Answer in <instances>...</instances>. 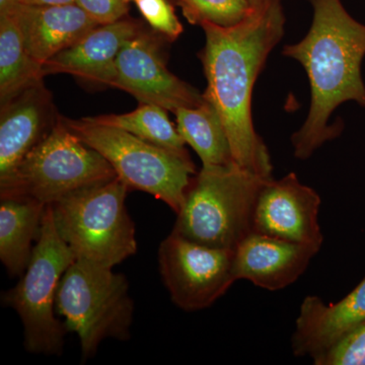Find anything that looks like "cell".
Masks as SVG:
<instances>
[{
	"label": "cell",
	"mask_w": 365,
	"mask_h": 365,
	"mask_svg": "<svg viewBox=\"0 0 365 365\" xmlns=\"http://www.w3.org/2000/svg\"><path fill=\"white\" fill-rule=\"evenodd\" d=\"M284 24L280 0H271L237 25L200 26L206 38L199 54L207 81L204 97L222 119L235 163L264 180L273 179V165L254 128L252 95L269 54L282 39Z\"/></svg>",
	"instance_id": "obj_1"
},
{
	"label": "cell",
	"mask_w": 365,
	"mask_h": 365,
	"mask_svg": "<svg viewBox=\"0 0 365 365\" xmlns=\"http://www.w3.org/2000/svg\"><path fill=\"white\" fill-rule=\"evenodd\" d=\"M313 23L306 37L287 45L283 55L299 61L311 85L309 116L292 137L295 158L307 160L342 131L329 125L333 112L354 101L365 108L361 63L365 56V25L350 16L341 0H309Z\"/></svg>",
	"instance_id": "obj_2"
},
{
	"label": "cell",
	"mask_w": 365,
	"mask_h": 365,
	"mask_svg": "<svg viewBox=\"0 0 365 365\" xmlns=\"http://www.w3.org/2000/svg\"><path fill=\"white\" fill-rule=\"evenodd\" d=\"M237 163L202 167L192 177L172 232L210 248L235 251L254 232L264 182Z\"/></svg>",
	"instance_id": "obj_3"
},
{
	"label": "cell",
	"mask_w": 365,
	"mask_h": 365,
	"mask_svg": "<svg viewBox=\"0 0 365 365\" xmlns=\"http://www.w3.org/2000/svg\"><path fill=\"white\" fill-rule=\"evenodd\" d=\"M55 309L67 331L78 335L83 364L103 341L130 339L134 302L128 280L112 267L76 259L60 280Z\"/></svg>",
	"instance_id": "obj_4"
},
{
	"label": "cell",
	"mask_w": 365,
	"mask_h": 365,
	"mask_svg": "<svg viewBox=\"0 0 365 365\" xmlns=\"http://www.w3.org/2000/svg\"><path fill=\"white\" fill-rule=\"evenodd\" d=\"M129 191L117 177L50 205L57 232L76 259L113 268L136 254L135 225L126 206Z\"/></svg>",
	"instance_id": "obj_5"
},
{
	"label": "cell",
	"mask_w": 365,
	"mask_h": 365,
	"mask_svg": "<svg viewBox=\"0 0 365 365\" xmlns=\"http://www.w3.org/2000/svg\"><path fill=\"white\" fill-rule=\"evenodd\" d=\"M55 227L51 206L43 216L39 239L16 287L2 292V306L14 309L24 327V346L31 354L61 355L67 331L56 317L60 280L76 261Z\"/></svg>",
	"instance_id": "obj_6"
},
{
	"label": "cell",
	"mask_w": 365,
	"mask_h": 365,
	"mask_svg": "<svg viewBox=\"0 0 365 365\" xmlns=\"http://www.w3.org/2000/svg\"><path fill=\"white\" fill-rule=\"evenodd\" d=\"M115 178L116 172L108 160L83 143L60 116L49 135L9 176L0 179V198L26 197L51 205L76 190Z\"/></svg>",
	"instance_id": "obj_7"
},
{
	"label": "cell",
	"mask_w": 365,
	"mask_h": 365,
	"mask_svg": "<svg viewBox=\"0 0 365 365\" xmlns=\"http://www.w3.org/2000/svg\"><path fill=\"white\" fill-rule=\"evenodd\" d=\"M64 123L103 155L129 190L145 192L175 213L181 210L196 167L192 158L148 143L129 132L63 117Z\"/></svg>",
	"instance_id": "obj_8"
},
{
	"label": "cell",
	"mask_w": 365,
	"mask_h": 365,
	"mask_svg": "<svg viewBox=\"0 0 365 365\" xmlns=\"http://www.w3.org/2000/svg\"><path fill=\"white\" fill-rule=\"evenodd\" d=\"M232 250L210 248L170 232L158 251L160 277L182 311L212 306L237 281Z\"/></svg>",
	"instance_id": "obj_9"
},
{
	"label": "cell",
	"mask_w": 365,
	"mask_h": 365,
	"mask_svg": "<svg viewBox=\"0 0 365 365\" xmlns=\"http://www.w3.org/2000/svg\"><path fill=\"white\" fill-rule=\"evenodd\" d=\"M114 88L130 93L139 103L160 106L174 113L203 104V93L169 71L157 36L139 31L122 46L116 59Z\"/></svg>",
	"instance_id": "obj_10"
},
{
	"label": "cell",
	"mask_w": 365,
	"mask_h": 365,
	"mask_svg": "<svg viewBox=\"0 0 365 365\" xmlns=\"http://www.w3.org/2000/svg\"><path fill=\"white\" fill-rule=\"evenodd\" d=\"M321 197L294 173L264 182L257 200L254 232L321 250Z\"/></svg>",
	"instance_id": "obj_11"
},
{
	"label": "cell",
	"mask_w": 365,
	"mask_h": 365,
	"mask_svg": "<svg viewBox=\"0 0 365 365\" xmlns=\"http://www.w3.org/2000/svg\"><path fill=\"white\" fill-rule=\"evenodd\" d=\"M59 117L51 93L43 81L1 106L0 179L9 176L26 155L49 135Z\"/></svg>",
	"instance_id": "obj_12"
},
{
	"label": "cell",
	"mask_w": 365,
	"mask_h": 365,
	"mask_svg": "<svg viewBox=\"0 0 365 365\" xmlns=\"http://www.w3.org/2000/svg\"><path fill=\"white\" fill-rule=\"evenodd\" d=\"M143 29L139 21L126 16L98 25L76 44L45 62L43 74L66 73L91 85L113 86L122 46Z\"/></svg>",
	"instance_id": "obj_13"
},
{
	"label": "cell",
	"mask_w": 365,
	"mask_h": 365,
	"mask_svg": "<svg viewBox=\"0 0 365 365\" xmlns=\"http://www.w3.org/2000/svg\"><path fill=\"white\" fill-rule=\"evenodd\" d=\"M319 249L252 232L235 250V279L276 292L302 275Z\"/></svg>",
	"instance_id": "obj_14"
},
{
	"label": "cell",
	"mask_w": 365,
	"mask_h": 365,
	"mask_svg": "<svg viewBox=\"0 0 365 365\" xmlns=\"http://www.w3.org/2000/svg\"><path fill=\"white\" fill-rule=\"evenodd\" d=\"M364 322L365 278L336 304H325L317 295H307L295 321L292 351L295 356L314 359Z\"/></svg>",
	"instance_id": "obj_15"
},
{
	"label": "cell",
	"mask_w": 365,
	"mask_h": 365,
	"mask_svg": "<svg viewBox=\"0 0 365 365\" xmlns=\"http://www.w3.org/2000/svg\"><path fill=\"white\" fill-rule=\"evenodd\" d=\"M9 14H13L20 26L26 51L42 66L100 25L76 4H19Z\"/></svg>",
	"instance_id": "obj_16"
},
{
	"label": "cell",
	"mask_w": 365,
	"mask_h": 365,
	"mask_svg": "<svg viewBox=\"0 0 365 365\" xmlns=\"http://www.w3.org/2000/svg\"><path fill=\"white\" fill-rule=\"evenodd\" d=\"M46 208L26 197L0 198V260L11 277H21L28 267Z\"/></svg>",
	"instance_id": "obj_17"
},
{
	"label": "cell",
	"mask_w": 365,
	"mask_h": 365,
	"mask_svg": "<svg viewBox=\"0 0 365 365\" xmlns=\"http://www.w3.org/2000/svg\"><path fill=\"white\" fill-rule=\"evenodd\" d=\"M175 115L180 135L195 150L203 167L235 163L222 119L208 100L198 107L181 108Z\"/></svg>",
	"instance_id": "obj_18"
},
{
	"label": "cell",
	"mask_w": 365,
	"mask_h": 365,
	"mask_svg": "<svg viewBox=\"0 0 365 365\" xmlns=\"http://www.w3.org/2000/svg\"><path fill=\"white\" fill-rule=\"evenodd\" d=\"M44 78L42 64L26 51L13 14H0V105Z\"/></svg>",
	"instance_id": "obj_19"
},
{
	"label": "cell",
	"mask_w": 365,
	"mask_h": 365,
	"mask_svg": "<svg viewBox=\"0 0 365 365\" xmlns=\"http://www.w3.org/2000/svg\"><path fill=\"white\" fill-rule=\"evenodd\" d=\"M83 119L129 132L182 158H191L177 126L170 121L167 110L160 106L139 103L136 110L126 114L100 115Z\"/></svg>",
	"instance_id": "obj_20"
},
{
	"label": "cell",
	"mask_w": 365,
	"mask_h": 365,
	"mask_svg": "<svg viewBox=\"0 0 365 365\" xmlns=\"http://www.w3.org/2000/svg\"><path fill=\"white\" fill-rule=\"evenodd\" d=\"M176 4L190 24L211 23L225 28L241 23L255 9L249 0H178Z\"/></svg>",
	"instance_id": "obj_21"
},
{
	"label": "cell",
	"mask_w": 365,
	"mask_h": 365,
	"mask_svg": "<svg viewBox=\"0 0 365 365\" xmlns=\"http://www.w3.org/2000/svg\"><path fill=\"white\" fill-rule=\"evenodd\" d=\"M312 359L316 365H365V322Z\"/></svg>",
	"instance_id": "obj_22"
},
{
	"label": "cell",
	"mask_w": 365,
	"mask_h": 365,
	"mask_svg": "<svg viewBox=\"0 0 365 365\" xmlns=\"http://www.w3.org/2000/svg\"><path fill=\"white\" fill-rule=\"evenodd\" d=\"M137 9L153 30L169 42L181 36L182 26L170 0H136Z\"/></svg>",
	"instance_id": "obj_23"
},
{
	"label": "cell",
	"mask_w": 365,
	"mask_h": 365,
	"mask_svg": "<svg viewBox=\"0 0 365 365\" xmlns=\"http://www.w3.org/2000/svg\"><path fill=\"white\" fill-rule=\"evenodd\" d=\"M76 4L100 25L114 23L128 14L124 0H76Z\"/></svg>",
	"instance_id": "obj_24"
},
{
	"label": "cell",
	"mask_w": 365,
	"mask_h": 365,
	"mask_svg": "<svg viewBox=\"0 0 365 365\" xmlns=\"http://www.w3.org/2000/svg\"><path fill=\"white\" fill-rule=\"evenodd\" d=\"M20 4L31 6H62V4H76V0H20Z\"/></svg>",
	"instance_id": "obj_25"
},
{
	"label": "cell",
	"mask_w": 365,
	"mask_h": 365,
	"mask_svg": "<svg viewBox=\"0 0 365 365\" xmlns=\"http://www.w3.org/2000/svg\"><path fill=\"white\" fill-rule=\"evenodd\" d=\"M19 4L20 0H0V14L11 13Z\"/></svg>",
	"instance_id": "obj_26"
},
{
	"label": "cell",
	"mask_w": 365,
	"mask_h": 365,
	"mask_svg": "<svg viewBox=\"0 0 365 365\" xmlns=\"http://www.w3.org/2000/svg\"><path fill=\"white\" fill-rule=\"evenodd\" d=\"M250 4H252L253 7H258L260 6H263V4H267V2L271 1V0H249Z\"/></svg>",
	"instance_id": "obj_27"
},
{
	"label": "cell",
	"mask_w": 365,
	"mask_h": 365,
	"mask_svg": "<svg viewBox=\"0 0 365 365\" xmlns=\"http://www.w3.org/2000/svg\"><path fill=\"white\" fill-rule=\"evenodd\" d=\"M124 1H125V2H127V4H129V2H130V1H134V2H135V1H136V0H124Z\"/></svg>",
	"instance_id": "obj_28"
},
{
	"label": "cell",
	"mask_w": 365,
	"mask_h": 365,
	"mask_svg": "<svg viewBox=\"0 0 365 365\" xmlns=\"http://www.w3.org/2000/svg\"><path fill=\"white\" fill-rule=\"evenodd\" d=\"M170 1L175 2V4H177L178 0H170Z\"/></svg>",
	"instance_id": "obj_29"
}]
</instances>
